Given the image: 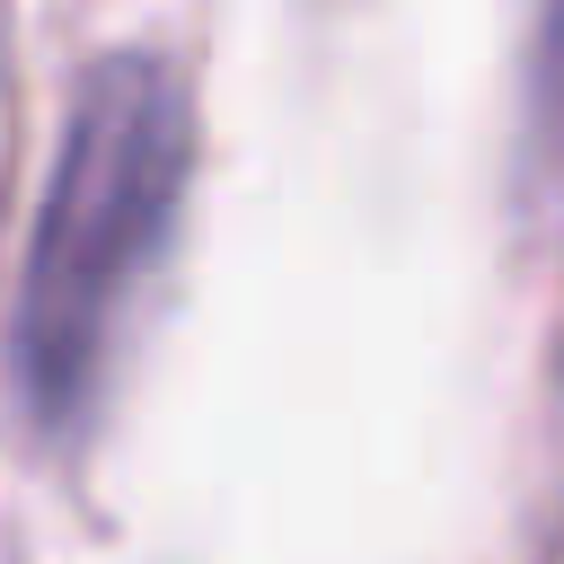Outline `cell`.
I'll use <instances>...</instances> for the list:
<instances>
[{
    "label": "cell",
    "instance_id": "cell-1",
    "mask_svg": "<svg viewBox=\"0 0 564 564\" xmlns=\"http://www.w3.org/2000/svg\"><path fill=\"white\" fill-rule=\"evenodd\" d=\"M185 167H194L185 79L159 53L88 62L53 141V176H44L26 264H18V308H9V379L35 432L88 423L115 370L123 308L176 229Z\"/></svg>",
    "mask_w": 564,
    "mask_h": 564
}]
</instances>
